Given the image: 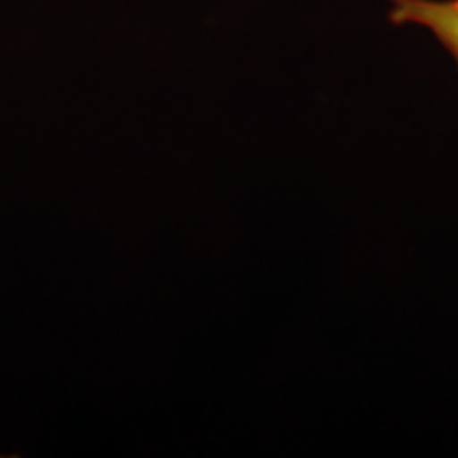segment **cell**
Listing matches in <instances>:
<instances>
[{"mask_svg":"<svg viewBox=\"0 0 458 458\" xmlns=\"http://www.w3.org/2000/svg\"><path fill=\"white\" fill-rule=\"evenodd\" d=\"M391 4L393 21L425 28L458 64V0H391Z\"/></svg>","mask_w":458,"mask_h":458,"instance_id":"obj_1","label":"cell"}]
</instances>
